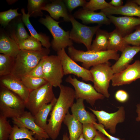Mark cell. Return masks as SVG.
I'll use <instances>...</instances> for the list:
<instances>
[{"label": "cell", "instance_id": "16", "mask_svg": "<svg viewBox=\"0 0 140 140\" xmlns=\"http://www.w3.org/2000/svg\"><path fill=\"white\" fill-rule=\"evenodd\" d=\"M107 16L123 37L130 33L135 28L140 25L139 18L128 16L116 17L112 15Z\"/></svg>", "mask_w": 140, "mask_h": 140}, {"label": "cell", "instance_id": "34", "mask_svg": "<svg viewBox=\"0 0 140 140\" xmlns=\"http://www.w3.org/2000/svg\"><path fill=\"white\" fill-rule=\"evenodd\" d=\"M112 6L104 0H90L87 2L82 8L85 9L94 11L101 10Z\"/></svg>", "mask_w": 140, "mask_h": 140}, {"label": "cell", "instance_id": "3", "mask_svg": "<svg viewBox=\"0 0 140 140\" xmlns=\"http://www.w3.org/2000/svg\"><path fill=\"white\" fill-rule=\"evenodd\" d=\"M68 55L74 61L82 63V67L88 69L90 67L100 64L107 62L112 59L117 61L119 57L117 51L107 50L96 52L92 50L85 51L75 48L73 46L68 47Z\"/></svg>", "mask_w": 140, "mask_h": 140}, {"label": "cell", "instance_id": "44", "mask_svg": "<svg viewBox=\"0 0 140 140\" xmlns=\"http://www.w3.org/2000/svg\"><path fill=\"white\" fill-rule=\"evenodd\" d=\"M109 3L113 6L118 7L123 5V1L122 0H111Z\"/></svg>", "mask_w": 140, "mask_h": 140}, {"label": "cell", "instance_id": "42", "mask_svg": "<svg viewBox=\"0 0 140 140\" xmlns=\"http://www.w3.org/2000/svg\"><path fill=\"white\" fill-rule=\"evenodd\" d=\"M115 97L117 101L121 103H124L127 102L129 98L128 93L123 90H117L115 94Z\"/></svg>", "mask_w": 140, "mask_h": 140}, {"label": "cell", "instance_id": "13", "mask_svg": "<svg viewBox=\"0 0 140 140\" xmlns=\"http://www.w3.org/2000/svg\"><path fill=\"white\" fill-rule=\"evenodd\" d=\"M140 79V60H137L123 71L114 74L111 80L113 86L129 84Z\"/></svg>", "mask_w": 140, "mask_h": 140}, {"label": "cell", "instance_id": "48", "mask_svg": "<svg viewBox=\"0 0 140 140\" xmlns=\"http://www.w3.org/2000/svg\"><path fill=\"white\" fill-rule=\"evenodd\" d=\"M132 1L140 6V0H135Z\"/></svg>", "mask_w": 140, "mask_h": 140}, {"label": "cell", "instance_id": "24", "mask_svg": "<svg viewBox=\"0 0 140 140\" xmlns=\"http://www.w3.org/2000/svg\"><path fill=\"white\" fill-rule=\"evenodd\" d=\"M21 11L22 14V22L29 30L31 34V36L39 40L41 43L42 45L45 48H49L51 46V43L50 41L49 37L44 34L38 33L30 21L29 17L30 16L29 13H26L24 9H22Z\"/></svg>", "mask_w": 140, "mask_h": 140}, {"label": "cell", "instance_id": "38", "mask_svg": "<svg viewBox=\"0 0 140 140\" xmlns=\"http://www.w3.org/2000/svg\"><path fill=\"white\" fill-rule=\"evenodd\" d=\"M12 36V38L18 42L27 39L31 36L26 31L23 23L22 22H20L17 26L16 34H13Z\"/></svg>", "mask_w": 140, "mask_h": 140}, {"label": "cell", "instance_id": "21", "mask_svg": "<svg viewBox=\"0 0 140 140\" xmlns=\"http://www.w3.org/2000/svg\"><path fill=\"white\" fill-rule=\"evenodd\" d=\"M51 2L46 4L42 8L41 10L47 11L54 19L58 20L60 17H62L65 21L70 22L69 15L64 1L57 0Z\"/></svg>", "mask_w": 140, "mask_h": 140}, {"label": "cell", "instance_id": "36", "mask_svg": "<svg viewBox=\"0 0 140 140\" xmlns=\"http://www.w3.org/2000/svg\"><path fill=\"white\" fill-rule=\"evenodd\" d=\"M97 131L94 124L89 123L82 124V134L86 140H92Z\"/></svg>", "mask_w": 140, "mask_h": 140}, {"label": "cell", "instance_id": "15", "mask_svg": "<svg viewBox=\"0 0 140 140\" xmlns=\"http://www.w3.org/2000/svg\"><path fill=\"white\" fill-rule=\"evenodd\" d=\"M0 83L18 95L25 103L27 102L30 92L20 80L10 74L0 76Z\"/></svg>", "mask_w": 140, "mask_h": 140}, {"label": "cell", "instance_id": "49", "mask_svg": "<svg viewBox=\"0 0 140 140\" xmlns=\"http://www.w3.org/2000/svg\"><path fill=\"white\" fill-rule=\"evenodd\" d=\"M139 103H140V102Z\"/></svg>", "mask_w": 140, "mask_h": 140}, {"label": "cell", "instance_id": "9", "mask_svg": "<svg viewBox=\"0 0 140 140\" xmlns=\"http://www.w3.org/2000/svg\"><path fill=\"white\" fill-rule=\"evenodd\" d=\"M69 18L72 25V28L69 32L70 39L76 43L83 44L87 51L90 50L93 36L101 25L87 26L79 22L71 15Z\"/></svg>", "mask_w": 140, "mask_h": 140}, {"label": "cell", "instance_id": "46", "mask_svg": "<svg viewBox=\"0 0 140 140\" xmlns=\"http://www.w3.org/2000/svg\"><path fill=\"white\" fill-rule=\"evenodd\" d=\"M62 140H69V137L67 133H64L63 134Z\"/></svg>", "mask_w": 140, "mask_h": 140}, {"label": "cell", "instance_id": "28", "mask_svg": "<svg viewBox=\"0 0 140 140\" xmlns=\"http://www.w3.org/2000/svg\"><path fill=\"white\" fill-rule=\"evenodd\" d=\"M34 133L25 127H19L15 124L12 127V132L9 139L17 140L22 139H27L29 140H36L33 136Z\"/></svg>", "mask_w": 140, "mask_h": 140}, {"label": "cell", "instance_id": "47", "mask_svg": "<svg viewBox=\"0 0 140 140\" xmlns=\"http://www.w3.org/2000/svg\"><path fill=\"white\" fill-rule=\"evenodd\" d=\"M77 140H86L82 134Z\"/></svg>", "mask_w": 140, "mask_h": 140}, {"label": "cell", "instance_id": "1", "mask_svg": "<svg viewBox=\"0 0 140 140\" xmlns=\"http://www.w3.org/2000/svg\"><path fill=\"white\" fill-rule=\"evenodd\" d=\"M58 98L50 113L45 130L50 138L56 139L60 133L62 123L75 99L74 90L69 86L61 85Z\"/></svg>", "mask_w": 140, "mask_h": 140}, {"label": "cell", "instance_id": "11", "mask_svg": "<svg viewBox=\"0 0 140 140\" xmlns=\"http://www.w3.org/2000/svg\"><path fill=\"white\" fill-rule=\"evenodd\" d=\"M57 55L61 60L64 75L72 74L84 81L93 82V78L90 70L77 64L67 54L65 48L57 51Z\"/></svg>", "mask_w": 140, "mask_h": 140}, {"label": "cell", "instance_id": "27", "mask_svg": "<svg viewBox=\"0 0 140 140\" xmlns=\"http://www.w3.org/2000/svg\"><path fill=\"white\" fill-rule=\"evenodd\" d=\"M96 37L91 44L90 50L104 51L107 50L109 32L99 29L96 31Z\"/></svg>", "mask_w": 140, "mask_h": 140}, {"label": "cell", "instance_id": "6", "mask_svg": "<svg viewBox=\"0 0 140 140\" xmlns=\"http://www.w3.org/2000/svg\"><path fill=\"white\" fill-rule=\"evenodd\" d=\"M109 62L99 64L92 67L90 70L93 78L94 87L98 93L108 98L109 84L114 73Z\"/></svg>", "mask_w": 140, "mask_h": 140}, {"label": "cell", "instance_id": "4", "mask_svg": "<svg viewBox=\"0 0 140 140\" xmlns=\"http://www.w3.org/2000/svg\"><path fill=\"white\" fill-rule=\"evenodd\" d=\"M25 103L17 95L0 85V115L12 119L20 117L25 111Z\"/></svg>", "mask_w": 140, "mask_h": 140}, {"label": "cell", "instance_id": "41", "mask_svg": "<svg viewBox=\"0 0 140 140\" xmlns=\"http://www.w3.org/2000/svg\"><path fill=\"white\" fill-rule=\"evenodd\" d=\"M94 124L96 129L107 137L110 140H124L110 135L106 130L104 126L102 124L97 123L96 122Z\"/></svg>", "mask_w": 140, "mask_h": 140}, {"label": "cell", "instance_id": "10", "mask_svg": "<svg viewBox=\"0 0 140 140\" xmlns=\"http://www.w3.org/2000/svg\"><path fill=\"white\" fill-rule=\"evenodd\" d=\"M65 81L74 88L76 100L82 99L93 107L97 100H103L105 98L102 94L97 92L92 85L80 81L74 77L69 75Z\"/></svg>", "mask_w": 140, "mask_h": 140}, {"label": "cell", "instance_id": "22", "mask_svg": "<svg viewBox=\"0 0 140 140\" xmlns=\"http://www.w3.org/2000/svg\"><path fill=\"white\" fill-rule=\"evenodd\" d=\"M20 50L18 43L14 39L5 34L1 36V54L15 58Z\"/></svg>", "mask_w": 140, "mask_h": 140}, {"label": "cell", "instance_id": "25", "mask_svg": "<svg viewBox=\"0 0 140 140\" xmlns=\"http://www.w3.org/2000/svg\"><path fill=\"white\" fill-rule=\"evenodd\" d=\"M129 45L122 34L116 29L109 32L107 50L122 52Z\"/></svg>", "mask_w": 140, "mask_h": 140}, {"label": "cell", "instance_id": "37", "mask_svg": "<svg viewBox=\"0 0 140 140\" xmlns=\"http://www.w3.org/2000/svg\"><path fill=\"white\" fill-rule=\"evenodd\" d=\"M138 26L134 32L123 37L124 39L129 45L140 47V26Z\"/></svg>", "mask_w": 140, "mask_h": 140}, {"label": "cell", "instance_id": "2", "mask_svg": "<svg viewBox=\"0 0 140 140\" xmlns=\"http://www.w3.org/2000/svg\"><path fill=\"white\" fill-rule=\"evenodd\" d=\"M49 48H43L40 51L20 50L15 58L11 74L18 79L26 76L44 56L50 53Z\"/></svg>", "mask_w": 140, "mask_h": 140}, {"label": "cell", "instance_id": "20", "mask_svg": "<svg viewBox=\"0 0 140 140\" xmlns=\"http://www.w3.org/2000/svg\"><path fill=\"white\" fill-rule=\"evenodd\" d=\"M84 100L81 99L76 100L71 108L72 114L82 124L89 123L94 124L97 120L95 116L86 110L84 103Z\"/></svg>", "mask_w": 140, "mask_h": 140}, {"label": "cell", "instance_id": "32", "mask_svg": "<svg viewBox=\"0 0 140 140\" xmlns=\"http://www.w3.org/2000/svg\"><path fill=\"white\" fill-rule=\"evenodd\" d=\"M46 1L44 0H29L28 1V13L31 15L42 16L43 13L41 8L46 3Z\"/></svg>", "mask_w": 140, "mask_h": 140}, {"label": "cell", "instance_id": "7", "mask_svg": "<svg viewBox=\"0 0 140 140\" xmlns=\"http://www.w3.org/2000/svg\"><path fill=\"white\" fill-rule=\"evenodd\" d=\"M42 59L44 79L53 87H59L64 75L60 58L57 55H48Z\"/></svg>", "mask_w": 140, "mask_h": 140}, {"label": "cell", "instance_id": "35", "mask_svg": "<svg viewBox=\"0 0 140 140\" xmlns=\"http://www.w3.org/2000/svg\"><path fill=\"white\" fill-rule=\"evenodd\" d=\"M18 9H10L7 11L1 12L0 13V23L1 25L5 27L12 19L20 16L21 13L17 11Z\"/></svg>", "mask_w": 140, "mask_h": 140}, {"label": "cell", "instance_id": "5", "mask_svg": "<svg viewBox=\"0 0 140 140\" xmlns=\"http://www.w3.org/2000/svg\"><path fill=\"white\" fill-rule=\"evenodd\" d=\"M39 22L49 30L53 37L51 43L53 49L56 51L73 45V41L69 38V32L65 31L59 25V22L55 20L50 16L45 15Z\"/></svg>", "mask_w": 140, "mask_h": 140}, {"label": "cell", "instance_id": "39", "mask_svg": "<svg viewBox=\"0 0 140 140\" xmlns=\"http://www.w3.org/2000/svg\"><path fill=\"white\" fill-rule=\"evenodd\" d=\"M63 1L68 10L70 13L78 6L83 7L87 2L85 0H65Z\"/></svg>", "mask_w": 140, "mask_h": 140}, {"label": "cell", "instance_id": "18", "mask_svg": "<svg viewBox=\"0 0 140 140\" xmlns=\"http://www.w3.org/2000/svg\"><path fill=\"white\" fill-rule=\"evenodd\" d=\"M106 16L119 14L125 16H136L140 18V6L132 1L121 6H111L101 10Z\"/></svg>", "mask_w": 140, "mask_h": 140}, {"label": "cell", "instance_id": "40", "mask_svg": "<svg viewBox=\"0 0 140 140\" xmlns=\"http://www.w3.org/2000/svg\"><path fill=\"white\" fill-rule=\"evenodd\" d=\"M42 59L38 64L26 76L44 79Z\"/></svg>", "mask_w": 140, "mask_h": 140}, {"label": "cell", "instance_id": "29", "mask_svg": "<svg viewBox=\"0 0 140 140\" xmlns=\"http://www.w3.org/2000/svg\"><path fill=\"white\" fill-rule=\"evenodd\" d=\"M15 58L2 54H0V76L11 74Z\"/></svg>", "mask_w": 140, "mask_h": 140}, {"label": "cell", "instance_id": "30", "mask_svg": "<svg viewBox=\"0 0 140 140\" xmlns=\"http://www.w3.org/2000/svg\"><path fill=\"white\" fill-rule=\"evenodd\" d=\"M20 80L30 92L48 83L44 78L28 76L23 77Z\"/></svg>", "mask_w": 140, "mask_h": 140}, {"label": "cell", "instance_id": "19", "mask_svg": "<svg viewBox=\"0 0 140 140\" xmlns=\"http://www.w3.org/2000/svg\"><path fill=\"white\" fill-rule=\"evenodd\" d=\"M140 51V47L129 45L122 52L121 56L111 66L114 74L126 68L133 60L135 55Z\"/></svg>", "mask_w": 140, "mask_h": 140}, {"label": "cell", "instance_id": "33", "mask_svg": "<svg viewBox=\"0 0 140 140\" xmlns=\"http://www.w3.org/2000/svg\"><path fill=\"white\" fill-rule=\"evenodd\" d=\"M7 118L0 115V140H8L12 132V127Z\"/></svg>", "mask_w": 140, "mask_h": 140}, {"label": "cell", "instance_id": "26", "mask_svg": "<svg viewBox=\"0 0 140 140\" xmlns=\"http://www.w3.org/2000/svg\"><path fill=\"white\" fill-rule=\"evenodd\" d=\"M57 100V99L55 98L51 103L43 105L34 116L36 123L44 130L47 124L48 116L56 103Z\"/></svg>", "mask_w": 140, "mask_h": 140}, {"label": "cell", "instance_id": "17", "mask_svg": "<svg viewBox=\"0 0 140 140\" xmlns=\"http://www.w3.org/2000/svg\"><path fill=\"white\" fill-rule=\"evenodd\" d=\"M73 16L75 18L81 20L82 23L86 24L97 23L102 25L109 24L111 23L107 16L103 13L101 12H95L83 8L76 11Z\"/></svg>", "mask_w": 140, "mask_h": 140}, {"label": "cell", "instance_id": "45", "mask_svg": "<svg viewBox=\"0 0 140 140\" xmlns=\"http://www.w3.org/2000/svg\"><path fill=\"white\" fill-rule=\"evenodd\" d=\"M136 112L137 114V117L136 118V121L140 122V103L136 106Z\"/></svg>", "mask_w": 140, "mask_h": 140}, {"label": "cell", "instance_id": "14", "mask_svg": "<svg viewBox=\"0 0 140 140\" xmlns=\"http://www.w3.org/2000/svg\"><path fill=\"white\" fill-rule=\"evenodd\" d=\"M12 122L19 127H25L33 132L36 140H47L50 138L45 130L35 122L34 116L29 111H25L20 116L13 118Z\"/></svg>", "mask_w": 140, "mask_h": 140}, {"label": "cell", "instance_id": "12", "mask_svg": "<svg viewBox=\"0 0 140 140\" xmlns=\"http://www.w3.org/2000/svg\"><path fill=\"white\" fill-rule=\"evenodd\" d=\"M88 108L95 116L98 123L103 125L105 129H109L111 134L115 133L117 124L125 120V111L124 107L122 106L118 107L117 111L112 113L103 110H95L90 107Z\"/></svg>", "mask_w": 140, "mask_h": 140}, {"label": "cell", "instance_id": "31", "mask_svg": "<svg viewBox=\"0 0 140 140\" xmlns=\"http://www.w3.org/2000/svg\"><path fill=\"white\" fill-rule=\"evenodd\" d=\"M17 43L20 50L38 51L41 50L43 48L41 42L31 36L24 40Z\"/></svg>", "mask_w": 140, "mask_h": 140}, {"label": "cell", "instance_id": "8", "mask_svg": "<svg viewBox=\"0 0 140 140\" xmlns=\"http://www.w3.org/2000/svg\"><path fill=\"white\" fill-rule=\"evenodd\" d=\"M53 86L47 83L41 87L30 92L26 108L34 116L43 105L49 103L56 98Z\"/></svg>", "mask_w": 140, "mask_h": 140}, {"label": "cell", "instance_id": "23", "mask_svg": "<svg viewBox=\"0 0 140 140\" xmlns=\"http://www.w3.org/2000/svg\"><path fill=\"white\" fill-rule=\"evenodd\" d=\"M63 122L68 129L69 140H77L82 134V124L69 112Z\"/></svg>", "mask_w": 140, "mask_h": 140}, {"label": "cell", "instance_id": "43", "mask_svg": "<svg viewBox=\"0 0 140 140\" xmlns=\"http://www.w3.org/2000/svg\"><path fill=\"white\" fill-rule=\"evenodd\" d=\"M92 140H110L102 133L98 131L96 136Z\"/></svg>", "mask_w": 140, "mask_h": 140}]
</instances>
